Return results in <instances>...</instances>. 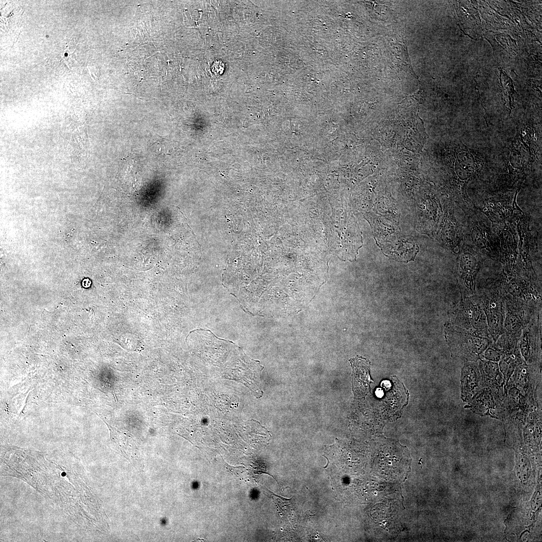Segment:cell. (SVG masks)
<instances>
[{
  "label": "cell",
  "instance_id": "6da1fadb",
  "mask_svg": "<svg viewBox=\"0 0 542 542\" xmlns=\"http://www.w3.org/2000/svg\"><path fill=\"white\" fill-rule=\"evenodd\" d=\"M522 127L512 142L506 167L493 183V192H513L520 189L534 160L533 148L529 136Z\"/></svg>",
  "mask_w": 542,
  "mask_h": 542
},
{
  "label": "cell",
  "instance_id": "7a4b0ae2",
  "mask_svg": "<svg viewBox=\"0 0 542 542\" xmlns=\"http://www.w3.org/2000/svg\"><path fill=\"white\" fill-rule=\"evenodd\" d=\"M451 176L453 197L464 214L474 208L467 193V186L473 180L482 179V165L476 152L464 144L459 145L455 154Z\"/></svg>",
  "mask_w": 542,
  "mask_h": 542
},
{
  "label": "cell",
  "instance_id": "3957f363",
  "mask_svg": "<svg viewBox=\"0 0 542 542\" xmlns=\"http://www.w3.org/2000/svg\"><path fill=\"white\" fill-rule=\"evenodd\" d=\"M476 294L485 314L488 330L495 342L503 331L505 293L498 274L487 278L477 287Z\"/></svg>",
  "mask_w": 542,
  "mask_h": 542
},
{
  "label": "cell",
  "instance_id": "277c9868",
  "mask_svg": "<svg viewBox=\"0 0 542 542\" xmlns=\"http://www.w3.org/2000/svg\"><path fill=\"white\" fill-rule=\"evenodd\" d=\"M463 242L486 258L498 260L499 242L486 216L474 207L465 214Z\"/></svg>",
  "mask_w": 542,
  "mask_h": 542
},
{
  "label": "cell",
  "instance_id": "5b68a950",
  "mask_svg": "<svg viewBox=\"0 0 542 542\" xmlns=\"http://www.w3.org/2000/svg\"><path fill=\"white\" fill-rule=\"evenodd\" d=\"M520 189L513 192H496L481 200V205L474 207L491 221V224L516 221L523 212L516 202Z\"/></svg>",
  "mask_w": 542,
  "mask_h": 542
},
{
  "label": "cell",
  "instance_id": "8992f818",
  "mask_svg": "<svg viewBox=\"0 0 542 542\" xmlns=\"http://www.w3.org/2000/svg\"><path fill=\"white\" fill-rule=\"evenodd\" d=\"M452 317L455 326L492 341L485 314L476 294L461 299L454 308Z\"/></svg>",
  "mask_w": 542,
  "mask_h": 542
},
{
  "label": "cell",
  "instance_id": "52a82bcc",
  "mask_svg": "<svg viewBox=\"0 0 542 542\" xmlns=\"http://www.w3.org/2000/svg\"><path fill=\"white\" fill-rule=\"evenodd\" d=\"M458 252L456 274L461 299H464L476 294L477 276L486 258L464 242Z\"/></svg>",
  "mask_w": 542,
  "mask_h": 542
},
{
  "label": "cell",
  "instance_id": "ba28073f",
  "mask_svg": "<svg viewBox=\"0 0 542 542\" xmlns=\"http://www.w3.org/2000/svg\"><path fill=\"white\" fill-rule=\"evenodd\" d=\"M529 216L524 213L516 222L518 238V261L521 276L534 281H539L534 270L533 259L537 246L536 235L532 232Z\"/></svg>",
  "mask_w": 542,
  "mask_h": 542
},
{
  "label": "cell",
  "instance_id": "9c48e42d",
  "mask_svg": "<svg viewBox=\"0 0 542 542\" xmlns=\"http://www.w3.org/2000/svg\"><path fill=\"white\" fill-rule=\"evenodd\" d=\"M516 222L492 224V229L499 242L498 260L506 273L521 276L518 261V236Z\"/></svg>",
  "mask_w": 542,
  "mask_h": 542
},
{
  "label": "cell",
  "instance_id": "30bf717a",
  "mask_svg": "<svg viewBox=\"0 0 542 542\" xmlns=\"http://www.w3.org/2000/svg\"><path fill=\"white\" fill-rule=\"evenodd\" d=\"M447 336L455 355L469 361L481 358L486 349L493 341L456 326L447 328Z\"/></svg>",
  "mask_w": 542,
  "mask_h": 542
},
{
  "label": "cell",
  "instance_id": "8fae6325",
  "mask_svg": "<svg viewBox=\"0 0 542 542\" xmlns=\"http://www.w3.org/2000/svg\"><path fill=\"white\" fill-rule=\"evenodd\" d=\"M541 312L534 315L523 327L518 342L524 361L530 364L541 362Z\"/></svg>",
  "mask_w": 542,
  "mask_h": 542
},
{
  "label": "cell",
  "instance_id": "7c38bea8",
  "mask_svg": "<svg viewBox=\"0 0 542 542\" xmlns=\"http://www.w3.org/2000/svg\"><path fill=\"white\" fill-rule=\"evenodd\" d=\"M440 230V239L451 250L459 252L463 242L464 229L456 220L453 208L446 207Z\"/></svg>",
  "mask_w": 542,
  "mask_h": 542
},
{
  "label": "cell",
  "instance_id": "4fadbf2b",
  "mask_svg": "<svg viewBox=\"0 0 542 542\" xmlns=\"http://www.w3.org/2000/svg\"><path fill=\"white\" fill-rule=\"evenodd\" d=\"M350 362L353 369V389L357 392H364L371 381L369 375L370 362L362 357L351 359Z\"/></svg>",
  "mask_w": 542,
  "mask_h": 542
}]
</instances>
